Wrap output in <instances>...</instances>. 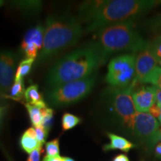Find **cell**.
Instances as JSON below:
<instances>
[{"instance_id":"cell-1","label":"cell","mask_w":161,"mask_h":161,"mask_svg":"<svg viewBox=\"0 0 161 161\" xmlns=\"http://www.w3.org/2000/svg\"><path fill=\"white\" fill-rule=\"evenodd\" d=\"M106 60L95 42L84 44L53 64L46 78L48 90L91 76Z\"/></svg>"},{"instance_id":"cell-2","label":"cell","mask_w":161,"mask_h":161,"mask_svg":"<svg viewBox=\"0 0 161 161\" xmlns=\"http://www.w3.org/2000/svg\"><path fill=\"white\" fill-rule=\"evenodd\" d=\"M44 29L43 46L37 58V65L75 45L84 33L79 19L69 14L49 16Z\"/></svg>"},{"instance_id":"cell-3","label":"cell","mask_w":161,"mask_h":161,"mask_svg":"<svg viewBox=\"0 0 161 161\" xmlns=\"http://www.w3.org/2000/svg\"><path fill=\"white\" fill-rule=\"evenodd\" d=\"M161 5L160 0H110L104 1L90 23L84 33L97 31L114 24L134 21L136 18Z\"/></svg>"},{"instance_id":"cell-4","label":"cell","mask_w":161,"mask_h":161,"mask_svg":"<svg viewBox=\"0 0 161 161\" xmlns=\"http://www.w3.org/2000/svg\"><path fill=\"white\" fill-rule=\"evenodd\" d=\"M96 41L103 55L108 58L110 55L121 52L136 54L149 45L136 31L134 21L114 24L98 30Z\"/></svg>"},{"instance_id":"cell-5","label":"cell","mask_w":161,"mask_h":161,"mask_svg":"<svg viewBox=\"0 0 161 161\" xmlns=\"http://www.w3.org/2000/svg\"><path fill=\"white\" fill-rule=\"evenodd\" d=\"M96 76L92 75L83 79L69 82L47 90L46 101L50 105L61 108L72 105L83 100L93 89Z\"/></svg>"},{"instance_id":"cell-6","label":"cell","mask_w":161,"mask_h":161,"mask_svg":"<svg viewBox=\"0 0 161 161\" xmlns=\"http://www.w3.org/2000/svg\"><path fill=\"white\" fill-rule=\"evenodd\" d=\"M136 54L117 55L110 60L105 81L113 88L125 89L131 85L135 78Z\"/></svg>"},{"instance_id":"cell-7","label":"cell","mask_w":161,"mask_h":161,"mask_svg":"<svg viewBox=\"0 0 161 161\" xmlns=\"http://www.w3.org/2000/svg\"><path fill=\"white\" fill-rule=\"evenodd\" d=\"M134 86L130 85L125 89L113 88L110 90L111 106L116 116L123 125L131 131L136 110L132 98Z\"/></svg>"},{"instance_id":"cell-8","label":"cell","mask_w":161,"mask_h":161,"mask_svg":"<svg viewBox=\"0 0 161 161\" xmlns=\"http://www.w3.org/2000/svg\"><path fill=\"white\" fill-rule=\"evenodd\" d=\"M131 132L148 149L160 141V123L148 113L136 112Z\"/></svg>"},{"instance_id":"cell-9","label":"cell","mask_w":161,"mask_h":161,"mask_svg":"<svg viewBox=\"0 0 161 161\" xmlns=\"http://www.w3.org/2000/svg\"><path fill=\"white\" fill-rule=\"evenodd\" d=\"M17 56L11 50L0 51V92L5 95L14 81Z\"/></svg>"},{"instance_id":"cell-10","label":"cell","mask_w":161,"mask_h":161,"mask_svg":"<svg viewBox=\"0 0 161 161\" xmlns=\"http://www.w3.org/2000/svg\"><path fill=\"white\" fill-rule=\"evenodd\" d=\"M44 31L45 29L40 24L26 31L20 46L26 58L37 59L39 51H41L43 46Z\"/></svg>"},{"instance_id":"cell-11","label":"cell","mask_w":161,"mask_h":161,"mask_svg":"<svg viewBox=\"0 0 161 161\" xmlns=\"http://www.w3.org/2000/svg\"><path fill=\"white\" fill-rule=\"evenodd\" d=\"M158 64V59L151 51L149 45L136 54L135 78L131 84L134 87L141 84L143 78Z\"/></svg>"},{"instance_id":"cell-12","label":"cell","mask_w":161,"mask_h":161,"mask_svg":"<svg viewBox=\"0 0 161 161\" xmlns=\"http://www.w3.org/2000/svg\"><path fill=\"white\" fill-rule=\"evenodd\" d=\"M132 98L136 112L148 113L151 108L156 103L154 86H138L136 90H133Z\"/></svg>"},{"instance_id":"cell-13","label":"cell","mask_w":161,"mask_h":161,"mask_svg":"<svg viewBox=\"0 0 161 161\" xmlns=\"http://www.w3.org/2000/svg\"><path fill=\"white\" fill-rule=\"evenodd\" d=\"M108 136L110 142L104 145L103 150L104 152H109L111 150H120L124 152H128L130 149L135 147V145L122 136H118L115 134L108 133Z\"/></svg>"},{"instance_id":"cell-14","label":"cell","mask_w":161,"mask_h":161,"mask_svg":"<svg viewBox=\"0 0 161 161\" xmlns=\"http://www.w3.org/2000/svg\"><path fill=\"white\" fill-rule=\"evenodd\" d=\"M19 142L20 146L23 148V150L28 154H31L33 151L43 146L38 142L35 130L34 128H28L23 133L21 138H20Z\"/></svg>"},{"instance_id":"cell-15","label":"cell","mask_w":161,"mask_h":161,"mask_svg":"<svg viewBox=\"0 0 161 161\" xmlns=\"http://www.w3.org/2000/svg\"><path fill=\"white\" fill-rule=\"evenodd\" d=\"M24 97H25L26 103L33 104L41 108H47V104L44 101L43 96L38 90V86L36 84L29 86L25 90Z\"/></svg>"},{"instance_id":"cell-16","label":"cell","mask_w":161,"mask_h":161,"mask_svg":"<svg viewBox=\"0 0 161 161\" xmlns=\"http://www.w3.org/2000/svg\"><path fill=\"white\" fill-rule=\"evenodd\" d=\"M25 108L27 109L28 114H29L30 121H31L32 125L37 127L41 125L43 122V109L33 104L29 103H24Z\"/></svg>"},{"instance_id":"cell-17","label":"cell","mask_w":161,"mask_h":161,"mask_svg":"<svg viewBox=\"0 0 161 161\" xmlns=\"http://www.w3.org/2000/svg\"><path fill=\"white\" fill-rule=\"evenodd\" d=\"M144 27L154 36L161 35V13L153 16L145 22Z\"/></svg>"},{"instance_id":"cell-18","label":"cell","mask_w":161,"mask_h":161,"mask_svg":"<svg viewBox=\"0 0 161 161\" xmlns=\"http://www.w3.org/2000/svg\"><path fill=\"white\" fill-rule=\"evenodd\" d=\"M142 84H149L161 90V66H157L143 78Z\"/></svg>"},{"instance_id":"cell-19","label":"cell","mask_w":161,"mask_h":161,"mask_svg":"<svg viewBox=\"0 0 161 161\" xmlns=\"http://www.w3.org/2000/svg\"><path fill=\"white\" fill-rule=\"evenodd\" d=\"M35 59H32V58H25L22 60L17 66L14 80H23V78L27 75L31 71L32 65L35 63Z\"/></svg>"},{"instance_id":"cell-20","label":"cell","mask_w":161,"mask_h":161,"mask_svg":"<svg viewBox=\"0 0 161 161\" xmlns=\"http://www.w3.org/2000/svg\"><path fill=\"white\" fill-rule=\"evenodd\" d=\"M81 119L78 117V116L74 115V114H69V113H66L64 114L61 119V126L63 131H66L72 129L80 123Z\"/></svg>"},{"instance_id":"cell-21","label":"cell","mask_w":161,"mask_h":161,"mask_svg":"<svg viewBox=\"0 0 161 161\" xmlns=\"http://www.w3.org/2000/svg\"><path fill=\"white\" fill-rule=\"evenodd\" d=\"M10 97L14 99H19L25 95V84L23 80H14L9 91Z\"/></svg>"},{"instance_id":"cell-22","label":"cell","mask_w":161,"mask_h":161,"mask_svg":"<svg viewBox=\"0 0 161 161\" xmlns=\"http://www.w3.org/2000/svg\"><path fill=\"white\" fill-rule=\"evenodd\" d=\"M54 110L48 107L43 109V122L41 125L49 132L54 122Z\"/></svg>"},{"instance_id":"cell-23","label":"cell","mask_w":161,"mask_h":161,"mask_svg":"<svg viewBox=\"0 0 161 161\" xmlns=\"http://www.w3.org/2000/svg\"><path fill=\"white\" fill-rule=\"evenodd\" d=\"M149 48L158 61L161 60V35L154 36V37L149 41Z\"/></svg>"},{"instance_id":"cell-24","label":"cell","mask_w":161,"mask_h":161,"mask_svg":"<svg viewBox=\"0 0 161 161\" xmlns=\"http://www.w3.org/2000/svg\"><path fill=\"white\" fill-rule=\"evenodd\" d=\"M46 152L47 156L57 157L60 156V148H59V139L49 141L46 143Z\"/></svg>"},{"instance_id":"cell-25","label":"cell","mask_w":161,"mask_h":161,"mask_svg":"<svg viewBox=\"0 0 161 161\" xmlns=\"http://www.w3.org/2000/svg\"><path fill=\"white\" fill-rule=\"evenodd\" d=\"M35 130L38 142L42 145L45 143L46 138H47L48 134H49V131L46 130L42 125L35 127Z\"/></svg>"},{"instance_id":"cell-26","label":"cell","mask_w":161,"mask_h":161,"mask_svg":"<svg viewBox=\"0 0 161 161\" xmlns=\"http://www.w3.org/2000/svg\"><path fill=\"white\" fill-rule=\"evenodd\" d=\"M42 153H43V148L42 146H40L29 154L27 161H40V155Z\"/></svg>"},{"instance_id":"cell-27","label":"cell","mask_w":161,"mask_h":161,"mask_svg":"<svg viewBox=\"0 0 161 161\" xmlns=\"http://www.w3.org/2000/svg\"><path fill=\"white\" fill-rule=\"evenodd\" d=\"M43 161H63V158L60 156L50 157L46 155L43 158Z\"/></svg>"},{"instance_id":"cell-28","label":"cell","mask_w":161,"mask_h":161,"mask_svg":"<svg viewBox=\"0 0 161 161\" xmlns=\"http://www.w3.org/2000/svg\"><path fill=\"white\" fill-rule=\"evenodd\" d=\"M154 155L157 158L161 159V142L160 143L157 144L154 148Z\"/></svg>"},{"instance_id":"cell-29","label":"cell","mask_w":161,"mask_h":161,"mask_svg":"<svg viewBox=\"0 0 161 161\" xmlns=\"http://www.w3.org/2000/svg\"><path fill=\"white\" fill-rule=\"evenodd\" d=\"M113 161H129V159H128L125 154H121L115 157Z\"/></svg>"},{"instance_id":"cell-30","label":"cell","mask_w":161,"mask_h":161,"mask_svg":"<svg viewBox=\"0 0 161 161\" xmlns=\"http://www.w3.org/2000/svg\"><path fill=\"white\" fill-rule=\"evenodd\" d=\"M155 90V96H156V103L161 104V90L158 89L154 86Z\"/></svg>"},{"instance_id":"cell-31","label":"cell","mask_w":161,"mask_h":161,"mask_svg":"<svg viewBox=\"0 0 161 161\" xmlns=\"http://www.w3.org/2000/svg\"><path fill=\"white\" fill-rule=\"evenodd\" d=\"M157 104H158V103H157ZM158 105L159 107V110H160V113H159V116H158V119L159 123H160V125H161V104H158Z\"/></svg>"},{"instance_id":"cell-32","label":"cell","mask_w":161,"mask_h":161,"mask_svg":"<svg viewBox=\"0 0 161 161\" xmlns=\"http://www.w3.org/2000/svg\"><path fill=\"white\" fill-rule=\"evenodd\" d=\"M63 161H75L73 159L71 158H68V157H64L63 158Z\"/></svg>"},{"instance_id":"cell-33","label":"cell","mask_w":161,"mask_h":161,"mask_svg":"<svg viewBox=\"0 0 161 161\" xmlns=\"http://www.w3.org/2000/svg\"><path fill=\"white\" fill-rule=\"evenodd\" d=\"M3 109H4V108H3V107H1V106H0V117H1V116H2V114H3Z\"/></svg>"},{"instance_id":"cell-34","label":"cell","mask_w":161,"mask_h":161,"mask_svg":"<svg viewBox=\"0 0 161 161\" xmlns=\"http://www.w3.org/2000/svg\"><path fill=\"white\" fill-rule=\"evenodd\" d=\"M4 4H5L4 1H3V0H0V7H1V6H3Z\"/></svg>"},{"instance_id":"cell-35","label":"cell","mask_w":161,"mask_h":161,"mask_svg":"<svg viewBox=\"0 0 161 161\" xmlns=\"http://www.w3.org/2000/svg\"><path fill=\"white\" fill-rule=\"evenodd\" d=\"M158 64L161 66V60H158Z\"/></svg>"},{"instance_id":"cell-36","label":"cell","mask_w":161,"mask_h":161,"mask_svg":"<svg viewBox=\"0 0 161 161\" xmlns=\"http://www.w3.org/2000/svg\"><path fill=\"white\" fill-rule=\"evenodd\" d=\"M160 141H161V128H160Z\"/></svg>"},{"instance_id":"cell-37","label":"cell","mask_w":161,"mask_h":161,"mask_svg":"<svg viewBox=\"0 0 161 161\" xmlns=\"http://www.w3.org/2000/svg\"><path fill=\"white\" fill-rule=\"evenodd\" d=\"M141 161H144V160H141Z\"/></svg>"}]
</instances>
